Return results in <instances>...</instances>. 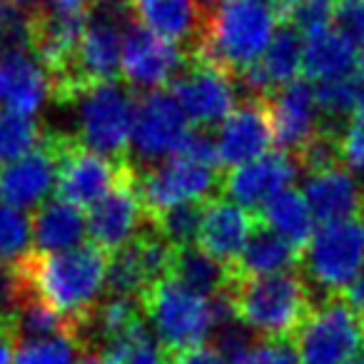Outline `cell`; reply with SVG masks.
<instances>
[{
    "instance_id": "1",
    "label": "cell",
    "mask_w": 364,
    "mask_h": 364,
    "mask_svg": "<svg viewBox=\"0 0 364 364\" xmlns=\"http://www.w3.org/2000/svg\"><path fill=\"white\" fill-rule=\"evenodd\" d=\"M107 262L110 255L105 250L92 242H82L63 252L31 250L6 269L18 287L33 292L53 312L68 319L75 334H80L82 322L105 294Z\"/></svg>"
},
{
    "instance_id": "2",
    "label": "cell",
    "mask_w": 364,
    "mask_h": 364,
    "mask_svg": "<svg viewBox=\"0 0 364 364\" xmlns=\"http://www.w3.org/2000/svg\"><path fill=\"white\" fill-rule=\"evenodd\" d=\"M223 294L232 317L257 339H292L314 307L302 269L230 279Z\"/></svg>"
},
{
    "instance_id": "3",
    "label": "cell",
    "mask_w": 364,
    "mask_h": 364,
    "mask_svg": "<svg viewBox=\"0 0 364 364\" xmlns=\"http://www.w3.org/2000/svg\"><path fill=\"white\" fill-rule=\"evenodd\" d=\"M277 21L279 13L269 0H220L210 11L203 43L193 58L223 68L237 80L264 55Z\"/></svg>"
},
{
    "instance_id": "4",
    "label": "cell",
    "mask_w": 364,
    "mask_h": 364,
    "mask_svg": "<svg viewBox=\"0 0 364 364\" xmlns=\"http://www.w3.org/2000/svg\"><path fill=\"white\" fill-rule=\"evenodd\" d=\"M127 8L117 0V11H107L102 16L87 21L82 41L77 46L73 63L60 77L50 80V100L58 105H70L85 90L102 82H115L120 77L122 63V33L130 21H122Z\"/></svg>"
},
{
    "instance_id": "5",
    "label": "cell",
    "mask_w": 364,
    "mask_h": 364,
    "mask_svg": "<svg viewBox=\"0 0 364 364\" xmlns=\"http://www.w3.org/2000/svg\"><path fill=\"white\" fill-rule=\"evenodd\" d=\"M147 322L155 329V342L162 357L200 347L215 332V299L182 287L172 277L157 282L142 297Z\"/></svg>"
},
{
    "instance_id": "6",
    "label": "cell",
    "mask_w": 364,
    "mask_h": 364,
    "mask_svg": "<svg viewBox=\"0 0 364 364\" xmlns=\"http://www.w3.org/2000/svg\"><path fill=\"white\" fill-rule=\"evenodd\" d=\"M289 342L299 364H352L364 349V317L342 294H327Z\"/></svg>"
},
{
    "instance_id": "7",
    "label": "cell",
    "mask_w": 364,
    "mask_h": 364,
    "mask_svg": "<svg viewBox=\"0 0 364 364\" xmlns=\"http://www.w3.org/2000/svg\"><path fill=\"white\" fill-rule=\"evenodd\" d=\"M137 95L120 80L102 82L70 102L77 115V142L105 157H132V122H135Z\"/></svg>"
},
{
    "instance_id": "8",
    "label": "cell",
    "mask_w": 364,
    "mask_h": 364,
    "mask_svg": "<svg viewBox=\"0 0 364 364\" xmlns=\"http://www.w3.org/2000/svg\"><path fill=\"white\" fill-rule=\"evenodd\" d=\"M299 269L324 294H344L364 269V223L319 225L304 247Z\"/></svg>"
},
{
    "instance_id": "9",
    "label": "cell",
    "mask_w": 364,
    "mask_h": 364,
    "mask_svg": "<svg viewBox=\"0 0 364 364\" xmlns=\"http://www.w3.org/2000/svg\"><path fill=\"white\" fill-rule=\"evenodd\" d=\"M223 167L200 162L180 152L165 157L157 165L142 167L137 188H140V198L145 205L147 223L157 213L175 208V205L213 200L223 188Z\"/></svg>"
},
{
    "instance_id": "10",
    "label": "cell",
    "mask_w": 364,
    "mask_h": 364,
    "mask_svg": "<svg viewBox=\"0 0 364 364\" xmlns=\"http://www.w3.org/2000/svg\"><path fill=\"white\" fill-rule=\"evenodd\" d=\"M137 170L140 167L132 162V157H105L77 142L73 132H60L58 198L75 208H92Z\"/></svg>"
},
{
    "instance_id": "11",
    "label": "cell",
    "mask_w": 364,
    "mask_h": 364,
    "mask_svg": "<svg viewBox=\"0 0 364 364\" xmlns=\"http://www.w3.org/2000/svg\"><path fill=\"white\" fill-rule=\"evenodd\" d=\"M170 95L198 130L220 125L237 107L235 77L200 58H190L180 75L170 82Z\"/></svg>"
},
{
    "instance_id": "12",
    "label": "cell",
    "mask_w": 364,
    "mask_h": 364,
    "mask_svg": "<svg viewBox=\"0 0 364 364\" xmlns=\"http://www.w3.org/2000/svg\"><path fill=\"white\" fill-rule=\"evenodd\" d=\"M172 255L175 247L160 232L145 228L125 247L110 255L105 294L142 299L157 282L170 277Z\"/></svg>"
},
{
    "instance_id": "13",
    "label": "cell",
    "mask_w": 364,
    "mask_h": 364,
    "mask_svg": "<svg viewBox=\"0 0 364 364\" xmlns=\"http://www.w3.org/2000/svg\"><path fill=\"white\" fill-rule=\"evenodd\" d=\"M188 60V53L175 43L145 31L135 21L125 26L120 75L125 77V85L130 90H162L180 75Z\"/></svg>"
},
{
    "instance_id": "14",
    "label": "cell",
    "mask_w": 364,
    "mask_h": 364,
    "mask_svg": "<svg viewBox=\"0 0 364 364\" xmlns=\"http://www.w3.org/2000/svg\"><path fill=\"white\" fill-rule=\"evenodd\" d=\"M188 115L177 100L165 90H152L137 95L135 122H132V150L142 162H160L180 150L188 137Z\"/></svg>"
},
{
    "instance_id": "15",
    "label": "cell",
    "mask_w": 364,
    "mask_h": 364,
    "mask_svg": "<svg viewBox=\"0 0 364 364\" xmlns=\"http://www.w3.org/2000/svg\"><path fill=\"white\" fill-rule=\"evenodd\" d=\"M60 132L46 130L43 140L18 160L0 167V203L18 210H33L46 203L58 185Z\"/></svg>"
},
{
    "instance_id": "16",
    "label": "cell",
    "mask_w": 364,
    "mask_h": 364,
    "mask_svg": "<svg viewBox=\"0 0 364 364\" xmlns=\"http://www.w3.org/2000/svg\"><path fill=\"white\" fill-rule=\"evenodd\" d=\"M274 145V122L267 95H247L218 130V160L223 170L247 165Z\"/></svg>"
},
{
    "instance_id": "17",
    "label": "cell",
    "mask_w": 364,
    "mask_h": 364,
    "mask_svg": "<svg viewBox=\"0 0 364 364\" xmlns=\"http://www.w3.org/2000/svg\"><path fill=\"white\" fill-rule=\"evenodd\" d=\"M137 177H140V170L127 180H122L102 200H97L87 213L85 228L90 235V242L102 247L107 255L117 252L132 237H137L142 230L150 228L145 205L140 198V188H137Z\"/></svg>"
},
{
    "instance_id": "18",
    "label": "cell",
    "mask_w": 364,
    "mask_h": 364,
    "mask_svg": "<svg viewBox=\"0 0 364 364\" xmlns=\"http://www.w3.org/2000/svg\"><path fill=\"white\" fill-rule=\"evenodd\" d=\"M267 100L274 122V142L297 162V157L327 130L319 115L317 90L312 82L294 80L269 92Z\"/></svg>"
},
{
    "instance_id": "19",
    "label": "cell",
    "mask_w": 364,
    "mask_h": 364,
    "mask_svg": "<svg viewBox=\"0 0 364 364\" xmlns=\"http://www.w3.org/2000/svg\"><path fill=\"white\" fill-rule=\"evenodd\" d=\"M130 21L180 46L193 58L205 36L210 13L200 0H122Z\"/></svg>"
},
{
    "instance_id": "20",
    "label": "cell",
    "mask_w": 364,
    "mask_h": 364,
    "mask_svg": "<svg viewBox=\"0 0 364 364\" xmlns=\"http://www.w3.org/2000/svg\"><path fill=\"white\" fill-rule=\"evenodd\" d=\"M299 175V165L287 152H267L247 165L225 170L220 195L257 213L267 200L289 188Z\"/></svg>"
},
{
    "instance_id": "21",
    "label": "cell",
    "mask_w": 364,
    "mask_h": 364,
    "mask_svg": "<svg viewBox=\"0 0 364 364\" xmlns=\"http://www.w3.org/2000/svg\"><path fill=\"white\" fill-rule=\"evenodd\" d=\"M302 195L319 225L359 220L364 210L362 180L342 162H332L307 172Z\"/></svg>"
},
{
    "instance_id": "22",
    "label": "cell",
    "mask_w": 364,
    "mask_h": 364,
    "mask_svg": "<svg viewBox=\"0 0 364 364\" xmlns=\"http://www.w3.org/2000/svg\"><path fill=\"white\" fill-rule=\"evenodd\" d=\"M90 13H65L55 8L33 11L31 53L46 68L48 77L55 80L70 68L73 55L82 41V33L90 21Z\"/></svg>"
},
{
    "instance_id": "23",
    "label": "cell",
    "mask_w": 364,
    "mask_h": 364,
    "mask_svg": "<svg viewBox=\"0 0 364 364\" xmlns=\"http://www.w3.org/2000/svg\"><path fill=\"white\" fill-rule=\"evenodd\" d=\"M259 225V213L247 210L228 198H213L200 225L198 247L220 264L230 267L242 255L247 240Z\"/></svg>"
},
{
    "instance_id": "24",
    "label": "cell",
    "mask_w": 364,
    "mask_h": 364,
    "mask_svg": "<svg viewBox=\"0 0 364 364\" xmlns=\"http://www.w3.org/2000/svg\"><path fill=\"white\" fill-rule=\"evenodd\" d=\"M302 58H304L302 33L289 26V23H282V28L274 33L264 55L252 68H247L237 80L242 82L247 95H269V92L279 90V87L299 80Z\"/></svg>"
},
{
    "instance_id": "25",
    "label": "cell",
    "mask_w": 364,
    "mask_h": 364,
    "mask_svg": "<svg viewBox=\"0 0 364 364\" xmlns=\"http://www.w3.org/2000/svg\"><path fill=\"white\" fill-rule=\"evenodd\" d=\"M50 97V77L33 53L0 55V102L11 112L33 115Z\"/></svg>"
},
{
    "instance_id": "26",
    "label": "cell",
    "mask_w": 364,
    "mask_h": 364,
    "mask_svg": "<svg viewBox=\"0 0 364 364\" xmlns=\"http://www.w3.org/2000/svg\"><path fill=\"white\" fill-rule=\"evenodd\" d=\"M359 68V50L357 43L339 33L337 28H324V31L307 36L304 41V58L302 73L314 80L317 85L334 80H347L357 75Z\"/></svg>"
},
{
    "instance_id": "27",
    "label": "cell",
    "mask_w": 364,
    "mask_h": 364,
    "mask_svg": "<svg viewBox=\"0 0 364 364\" xmlns=\"http://www.w3.org/2000/svg\"><path fill=\"white\" fill-rule=\"evenodd\" d=\"M299 262H302V250H297L292 242L279 237L259 218V225L255 228L252 237L247 240L242 255L230 264V279L299 269Z\"/></svg>"
},
{
    "instance_id": "28",
    "label": "cell",
    "mask_w": 364,
    "mask_h": 364,
    "mask_svg": "<svg viewBox=\"0 0 364 364\" xmlns=\"http://www.w3.org/2000/svg\"><path fill=\"white\" fill-rule=\"evenodd\" d=\"M31 232H33V250L38 252H63L82 245L87 228L82 210L65 200H46L38 205L31 215Z\"/></svg>"
},
{
    "instance_id": "29",
    "label": "cell",
    "mask_w": 364,
    "mask_h": 364,
    "mask_svg": "<svg viewBox=\"0 0 364 364\" xmlns=\"http://www.w3.org/2000/svg\"><path fill=\"white\" fill-rule=\"evenodd\" d=\"M257 213L269 230H274L279 237L292 242L294 247L302 250V252L309 240H312L314 230H317V220H314L307 200L294 188H287V190H282V193H277L272 200H267Z\"/></svg>"
},
{
    "instance_id": "30",
    "label": "cell",
    "mask_w": 364,
    "mask_h": 364,
    "mask_svg": "<svg viewBox=\"0 0 364 364\" xmlns=\"http://www.w3.org/2000/svg\"><path fill=\"white\" fill-rule=\"evenodd\" d=\"M170 277L180 282L182 287L193 289L203 297H220L230 284V267L220 264L210 255H205L198 245L188 247H175L172 255Z\"/></svg>"
},
{
    "instance_id": "31",
    "label": "cell",
    "mask_w": 364,
    "mask_h": 364,
    "mask_svg": "<svg viewBox=\"0 0 364 364\" xmlns=\"http://www.w3.org/2000/svg\"><path fill=\"white\" fill-rule=\"evenodd\" d=\"M210 200H195V203H182L175 208H167L150 218V228L160 232L172 247H188L198 242L200 225H203L205 210Z\"/></svg>"
},
{
    "instance_id": "32",
    "label": "cell",
    "mask_w": 364,
    "mask_h": 364,
    "mask_svg": "<svg viewBox=\"0 0 364 364\" xmlns=\"http://www.w3.org/2000/svg\"><path fill=\"white\" fill-rule=\"evenodd\" d=\"M46 135L36 115H21V112H0V167L18 160L31 152Z\"/></svg>"
},
{
    "instance_id": "33",
    "label": "cell",
    "mask_w": 364,
    "mask_h": 364,
    "mask_svg": "<svg viewBox=\"0 0 364 364\" xmlns=\"http://www.w3.org/2000/svg\"><path fill=\"white\" fill-rule=\"evenodd\" d=\"M82 352H85V347L73 334L33 337L18 342L13 364H77Z\"/></svg>"
},
{
    "instance_id": "34",
    "label": "cell",
    "mask_w": 364,
    "mask_h": 364,
    "mask_svg": "<svg viewBox=\"0 0 364 364\" xmlns=\"http://www.w3.org/2000/svg\"><path fill=\"white\" fill-rule=\"evenodd\" d=\"M31 218L23 210L0 203V267H13L31 252Z\"/></svg>"
},
{
    "instance_id": "35",
    "label": "cell",
    "mask_w": 364,
    "mask_h": 364,
    "mask_svg": "<svg viewBox=\"0 0 364 364\" xmlns=\"http://www.w3.org/2000/svg\"><path fill=\"white\" fill-rule=\"evenodd\" d=\"M314 90H317V105H319V115H322L324 127H327V122H339V120H342V125H344V122L354 115V110L359 107L357 75L347 77V80L322 82V85H317Z\"/></svg>"
},
{
    "instance_id": "36",
    "label": "cell",
    "mask_w": 364,
    "mask_h": 364,
    "mask_svg": "<svg viewBox=\"0 0 364 364\" xmlns=\"http://www.w3.org/2000/svg\"><path fill=\"white\" fill-rule=\"evenodd\" d=\"M33 11L0 0V55L8 53H31Z\"/></svg>"
},
{
    "instance_id": "37",
    "label": "cell",
    "mask_w": 364,
    "mask_h": 364,
    "mask_svg": "<svg viewBox=\"0 0 364 364\" xmlns=\"http://www.w3.org/2000/svg\"><path fill=\"white\" fill-rule=\"evenodd\" d=\"M337 0H294L282 13V21L297 28L302 36H314L334 23Z\"/></svg>"
},
{
    "instance_id": "38",
    "label": "cell",
    "mask_w": 364,
    "mask_h": 364,
    "mask_svg": "<svg viewBox=\"0 0 364 364\" xmlns=\"http://www.w3.org/2000/svg\"><path fill=\"white\" fill-rule=\"evenodd\" d=\"M339 162L352 172H364V102L337 132Z\"/></svg>"
},
{
    "instance_id": "39",
    "label": "cell",
    "mask_w": 364,
    "mask_h": 364,
    "mask_svg": "<svg viewBox=\"0 0 364 364\" xmlns=\"http://www.w3.org/2000/svg\"><path fill=\"white\" fill-rule=\"evenodd\" d=\"M102 354V362L105 364H165L157 342L147 332L137 334V337L120 342L115 347L105 349Z\"/></svg>"
},
{
    "instance_id": "40",
    "label": "cell",
    "mask_w": 364,
    "mask_h": 364,
    "mask_svg": "<svg viewBox=\"0 0 364 364\" xmlns=\"http://www.w3.org/2000/svg\"><path fill=\"white\" fill-rule=\"evenodd\" d=\"M230 364H299V359L289 339H257L235 354Z\"/></svg>"
},
{
    "instance_id": "41",
    "label": "cell",
    "mask_w": 364,
    "mask_h": 364,
    "mask_svg": "<svg viewBox=\"0 0 364 364\" xmlns=\"http://www.w3.org/2000/svg\"><path fill=\"white\" fill-rule=\"evenodd\" d=\"M334 28L359 43L364 38V0H337Z\"/></svg>"
},
{
    "instance_id": "42",
    "label": "cell",
    "mask_w": 364,
    "mask_h": 364,
    "mask_svg": "<svg viewBox=\"0 0 364 364\" xmlns=\"http://www.w3.org/2000/svg\"><path fill=\"white\" fill-rule=\"evenodd\" d=\"M18 342H21V332L13 312H0V364L16 362Z\"/></svg>"
},
{
    "instance_id": "43",
    "label": "cell",
    "mask_w": 364,
    "mask_h": 364,
    "mask_svg": "<svg viewBox=\"0 0 364 364\" xmlns=\"http://www.w3.org/2000/svg\"><path fill=\"white\" fill-rule=\"evenodd\" d=\"M165 364H225V354L215 344H200V347L165 357Z\"/></svg>"
},
{
    "instance_id": "44",
    "label": "cell",
    "mask_w": 364,
    "mask_h": 364,
    "mask_svg": "<svg viewBox=\"0 0 364 364\" xmlns=\"http://www.w3.org/2000/svg\"><path fill=\"white\" fill-rule=\"evenodd\" d=\"M344 299H347V302L352 304V307L364 317V269L359 272V277L347 287V292H344Z\"/></svg>"
},
{
    "instance_id": "45",
    "label": "cell",
    "mask_w": 364,
    "mask_h": 364,
    "mask_svg": "<svg viewBox=\"0 0 364 364\" xmlns=\"http://www.w3.org/2000/svg\"><path fill=\"white\" fill-rule=\"evenodd\" d=\"M50 8L65 13H90V0H50Z\"/></svg>"
},
{
    "instance_id": "46",
    "label": "cell",
    "mask_w": 364,
    "mask_h": 364,
    "mask_svg": "<svg viewBox=\"0 0 364 364\" xmlns=\"http://www.w3.org/2000/svg\"><path fill=\"white\" fill-rule=\"evenodd\" d=\"M269 3H272L274 8H277V13H279V18H282V13L287 11L289 6H292L294 0H269Z\"/></svg>"
},
{
    "instance_id": "47",
    "label": "cell",
    "mask_w": 364,
    "mask_h": 364,
    "mask_svg": "<svg viewBox=\"0 0 364 364\" xmlns=\"http://www.w3.org/2000/svg\"><path fill=\"white\" fill-rule=\"evenodd\" d=\"M218 3H220V0H200V6H203V8H205V11H208V13L213 11V8L218 6Z\"/></svg>"
},
{
    "instance_id": "48",
    "label": "cell",
    "mask_w": 364,
    "mask_h": 364,
    "mask_svg": "<svg viewBox=\"0 0 364 364\" xmlns=\"http://www.w3.org/2000/svg\"><path fill=\"white\" fill-rule=\"evenodd\" d=\"M359 65H362V70H364V38L359 41Z\"/></svg>"
},
{
    "instance_id": "49",
    "label": "cell",
    "mask_w": 364,
    "mask_h": 364,
    "mask_svg": "<svg viewBox=\"0 0 364 364\" xmlns=\"http://www.w3.org/2000/svg\"><path fill=\"white\" fill-rule=\"evenodd\" d=\"M352 364H364V349H362V352H359V357L357 359H354V362Z\"/></svg>"
},
{
    "instance_id": "50",
    "label": "cell",
    "mask_w": 364,
    "mask_h": 364,
    "mask_svg": "<svg viewBox=\"0 0 364 364\" xmlns=\"http://www.w3.org/2000/svg\"><path fill=\"white\" fill-rule=\"evenodd\" d=\"M11 3H18V6H26V3H33V0H11Z\"/></svg>"
},
{
    "instance_id": "51",
    "label": "cell",
    "mask_w": 364,
    "mask_h": 364,
    "mask_svg": "<svg viewBox=\"0 0 364 364\" xmlns=\"http://www.w3.org/2000/svg\"><path fill=\"white\" fill-rule=\"evenodd\" d=\"M92 3H95V0H92Z\"/></svg>"
}]
</instances>
